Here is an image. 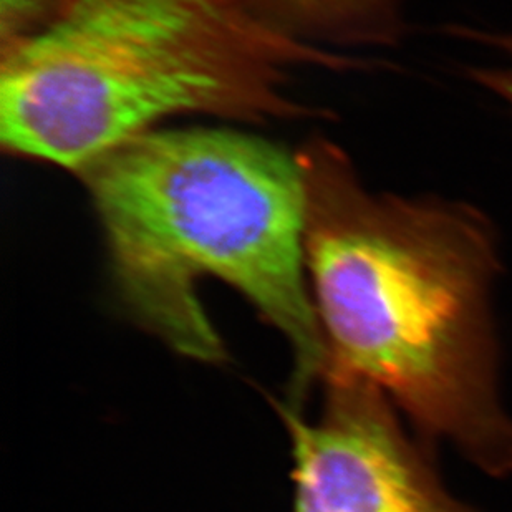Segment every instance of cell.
I'll return each instance as SVG.
<instances>
[{
    "label": "cell",
    "instance_id": "1",
    "mask_svg": "<svg viewBox=\"0 0 512 512\" xmlns=\"http://www.w3.org/2000/svg\"><path fill=\"white\" fill-rule=\"evenodd\" d=\"M295 156L327 370L372 383L421 435L450 443L491 478L512 476L491 305L501 262L489 219L464 203L370 193L347 153L324 138Z\"/></svg>",
    "mask_w": 512,
    "mask_h": 512
},
{
    "label": "cell",
    "instance_id": "2",
    "mask_svg": "<svg viewBox=\"0 0 512 512\" xmlns=\"http://www.w3.org/2000/svg\"><path fill=\"white\" fill-rule=\"evenodd\" d=\"M102 229L126 314L199 362L226 357L198 282L231 285L282 332L300 410L329 353L305 264V186L295 153L224 128L150 130L77 173Z\"/></svg>",
    "mask_w": 512,
    "mask_h": 512
},
{
    "label": "cell",
    "instance_id": "3",
    "mask_svg": "<svg viewBox=\"0 0 512 512\" xmlns=\"http://www.w3.org/2000/svg\"><path fill=\"white\" fill-rule=\"evenodd\" d=\"M0 55L5 153L73 174L170 116L322 118L290 95L292 70L362 65L279 34L239 0H50Z\"/></svg>",
    "mask_w": 512,
    "mask_h": 512
},
{
    "label": "cell",
    "instance_id": "4",
    "mask_svg": "<svg viewBox=\"0 0 512 512\" xmlns=\"http://www.w3.org/2000/svg\"><path fill=\"white\" fill-rule=\"evenodd\" d=\"M315 421L284 410L294 456L292 512H479L441 483L382 390L325 373Z\"/></svg>",
    "mask_w": 512,
    "mask_h": 512
},
{
    "label": "cell",
    "instance_id": "5",
    "mask_svg": "<svg viewBox=\"0 0 512 512\" xmlns=\"http://www.w3.org/2000/svg\"><path fill=\"white\" fill-rule=\"evenodd\" d=\"M257 19L305 45H392L400 0H239Z\"/></svg>",
    "mask_w": 512,
    "mask_h": 512
},
{
    "label": "cell",
    "instance_id": "6",
    "mask_svg": "<svg viewBox=\"0 0 512 512\" xmlns=\"http://www.w3.org/2000/svg\"><path fill=\"white\" fill-rule=\"evenodd\" d=\"M456 34L468 39H476L484 44L501 50L508 62L504 67L496 68H471L469 77L478 82L481 87L488 88L489 92L503 98L512 108V35L511 34H484L478 30H455Z\"/></svg>",
    "mask_w": 512,
    "mask_h": 512
}]
</instances>
